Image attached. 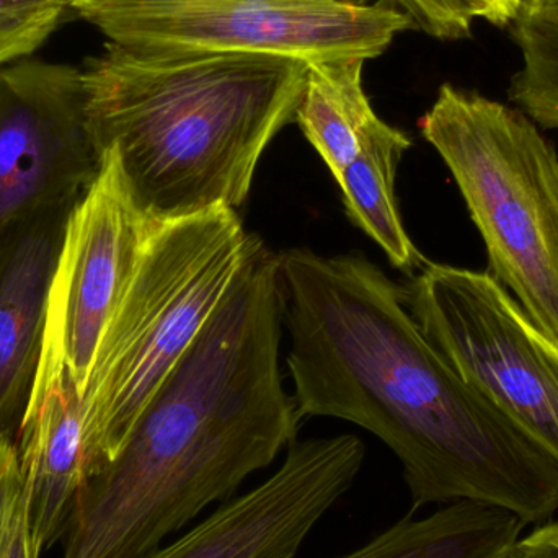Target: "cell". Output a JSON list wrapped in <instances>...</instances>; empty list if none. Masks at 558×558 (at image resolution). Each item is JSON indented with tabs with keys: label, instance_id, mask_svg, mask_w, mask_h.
<instances>
[{
	"label": "cell",
	"instance_id": "cell-6",
	"mask_svg": "<svg viewBox=\"0 0 558 558\" xmlns=\"http://www.w3.org/2000/svg\"><path fill=\"white\" fill-rule=\"evenodd\" d=\"M110 45L136 51L373 59L413 29L389 0H69Z\"/></svg>",
	"mask_w": 558,
	"mask_h": 558
},
{
	"label": "cell",
	"instance_id": "cell-21",
	"mask_svg": "<svg viewBox=\"0 0 558 558\" xmlns=\"http://www.w3.org/2000/svg\"><path fill=\"white\" fill-rule=\"evenodd\" d=\"M505 558H558V521L537 524L533 533L513 544Z\"/></svg>",
	"mask_w": 558,
	"mask_h": 558
},
{
	"label": "cell",
	"instance_id": "cell-23",
	"mask_svg": "<svg viewBox=\"0 0 558 558\" xmlns=\"http://www.w3.org/2000/svg\"><path fill=\"white\" fill-rule=\"evenodd\" d=\"M58 3L69 9V0H0V12L39 9V7L58 5Z\"/></svg>",
	"mask_w": 558,
	"mask_h": 558
},
{
	"label": "cell",
	"instance_id": "cell-19",
	"mask_svg": "<svg viewBox=\"0 0 558 558\" xmlns=\"http://www.w3.org/2000/svg\"><path fill=\"white\" fill-rule=\"evenodd\" d=\"M23 495L22 469H20L16 441H0V558L5 556L10 526Z\"/></svg>",
	"mask_w": 558,
	"mask_h": 558
},
{
	"label": "cell",
	"instance_id": "cell-9",
	"mask_svg": "<svg viewBox=\"0 0 558 558\" xmlns=\"http://www.w3.org/2000/svg\"><path fill=\"white\" fill-rule=\"evenodd\" d=\"M153 222L134 205L113 154L69 216L49 292L39 367H64L84 396L98 344L136 274Z\"/></svg>",
	"mask_w": 558,
	"mask_h": 558
},
{
	"label": "cell",
	"instance_id": "cell-12",
	"mask_svg": "<svg viewBox=\"0 0 558 558\" xmlns=\"http://www.w3.org/2000/svg\"><path fill=\"white\" fill-rule=\"evenodd\" d=\"M16 446L33 537L46 553L61 543L92 477L84 397L64 367H39Z\"/></svg>",
	"mask_w": 558,
	"mask_h": 558
},
{
	"label": "cell",
	"instance_id": "cell-13",
	"mask_svg": "<svg viewBox=\"0 0 558 558\" xmlns=\"http://www.w3.org/2000/svg\"><path fill=\"white\" fill-rule=\"evenodd\" d=\"M415 511L335 558H505L524 523L505 508L456 501L425 518Z\"/></svg>",
	"mask_w": 558,
	"mask_h": 558
},
{
	"label": "cell",
	"instance_id": "cell-20",
	"mask_svg": "<svg viewBox=\"0 0 558 558\" xmlns=\"http://www.w3.org/2000/svg\"><path fill=\"white\" fill-rule=\"evenodd\" d=\"M43 550L36 544L29 524L28 500H26L25 485L23 495L16 507L12 526H10L9 539H7L5 556L3 558H39Z\"/></svg>",
	"mask_w": 558,
	"mask_h": 558
},
{
	"label": "cell",
	"instance_id": "cell-4",
	"mask_svg": "<svg viewBox=\"0 0 558 558\" xmlns=\"http://www.w3.org/2000/svg\"><path fill=\"white\" fill-rule=\"evenodd\" d=\"M247 244L231 208L153 222L82 396L92 477L113 461L150 397L215 314Z\"/></svg>",
	"mask_w": 558,
	"mask_h": 558
},
{
	"label": "cell",
	"instance_id": "cell-2",
	"mask_svg": "<svg viewBox=\"0 0 558 558\" xmlns=\"http://www.w3.org/2000/svg\"><path fill=\"white\" fill-rule=\"evenodd\" d=\"M228 294L150 397L113 461L88 478L61 558H143L238 497L298 438L279 371V255L248 235Z\"/></svg>",
	"mask_w": 558,
	"mask_h": 558
},
{
	"label": "cell",
	"instance_id": "cell-3",
	"mask_svg": "<svg viewBox=\"0 0 558 558\" xmlns=\"http://www.w3.org/2000/svg\"><path fill=\"white\" fill-rule=\"evenodd\" d=\"M88 121L150 222L238 211L262 154L295 120L308 61L277 52L136 51L84 65Z\"/></svg>",
	"mask_w": 558,
	"mask_h": 558
},
{
	"label": "cell",
	"instance_id": "cell-24",
	"mask_svg": "<svg viewBox=\"0 0 558 558\" xmlns=\"http://www.w3.org/2000/svg\"><path fill=\"white\" fill-rule=\"evenodd\" d=\"M554 2V0H521L524 9H533V7L546 5V3ZM521 7V9H523Z\"/></svg>",
	"mask_w": 558,
	"mask_h": 558
},
{
	"label": "cell",
	"instance_id": "cell-14",
	"mask_svg": "<svg viewBox=\"0 0 558 558\" xmlns=\"http://www.w3.org/2000/svg\"><path fill=\"white\" fill-rule=\"evenodd\" d=\"M410 146L412 141L403 131L377 117L367 128L354 159L335 179L343 193L350 221L383 248L393 267L405 274L426 265L403 228L396 196L397 167Z\"/></svg>",
	"mask_w": 558,
	"mask_h": 558
},
{
	"label": "cell",
	"instance_id": "cell-1",
	"mask_svg": "<svg viewBox=\"0 0 558 558\" xmlns=\"http://www.w3.org/2000/svg\"><path fill=\"white\" fill-rule=\"evenodd\" d=\"M279 255L286 364L301 418L344 420L402 464L413 511L478 501L524 526L558 511V468L429 343L403 289L361 255Z\"/></svg>",
	"mask_w": 558,
	"mask_h": 558
},
{
	"label": "cell",
	"instance_id": "cell-18",
	"mask_svg": "<svg viewBox=\"0 0 558 558\" xmlns=\"http://www.w3.org/2000/svg\"><path fill=\"white\" fill-rule=\"evenodd\" d=\"M412 22L413 29L436 39L471 36L474 16L461 0H389Z\"/></svg>",
	"mask_w": 558,
	"mask_h": 558
},
{
	"label": "cell",
	"instance_id": "cell-8",
	"mask_svg": "<svg viewBox=\"0 0 558 558\" xmlns=\"http://www.w3.org/2000/svg\"><path fill=\"white\" fill-rule=\"evenodd\" d=\"M101 166L84 69L28 58L0 68V251L38 213L78 202Z\"/></svg>",
	"mask_w": 558,
	"mask_h": 558
},
{
	"label": "cell",
	"instance_id": "cell-10",
	"mask_svg": "<svg viewBox=\"0 0 558 558\" xmlns=\"http://www.w3.org/2000/svg\"><path fill=\"white\" fill-rule=\"evenodd\" d=\"M364 458L366 448L354 435L295 439L267 481L143 558H295L351 490Z\"/></svg>",
	"mask_w": 558,
	"mask_h": 558
},
{
	"label": "cell",
	"instance_id": "cell-11",
	"mask_svg": "<svg viewBox=\"0 0 558 558\" xmlns=\"http://www.w3.org/2000/svg\"><path fill=\"white\" fill-rule=\"evenodd\" d=\"M77 202L23 225L0 251V441L19 439L41 363L49 292Z\"/></svg>",
	"mask_w": 558,
	"mask_h": 558
},
{
	"label": "cell",
	"instance_id": "cell-16",
	"mask_svg": "<svg viewBox=\"0 0 558 558\" xmlns=\"http://www.w3.org/2000/svg\"><path fill=\"white\" fill-rule=\"evenodd\" d=\"M521 51L520 71L511 78L508 95L534 123L558 128V0L521 9L511 23Z\"/></svg>",
	"mask_w": 558,
	"mask_h": 558
},
{
	"label": "cell",
	"instance_id": "cell-22",
	"mask_svg": "<svg viewBox=\"0 0 558 558\" xmlns=\"http://www.w3.org/2000/svg\"><path fill=\"white\" fill-rule=\"evenodd\" d=\"M475 19L487 20L492 25L510 26L521 12V0H461Z\"/></svg>",
	"mask_w": 558,
	"mask_h": 558
},
{
	"label": "cell",
	"instance_id": "cell-7",
	"mask_svg": "<svg viewBox=\"0 0 558 558\" xmlns=\"http://www.w3.org/2000/svg\"><path fill=\"white\" fill-rule=\"evenodd\" d=\"M429 343L558 468V343L490 274L426 264L403 289Z\"/></svg>",
	"mask_w": 558,
	"mask_h": 558
},
{
	"label": "cell",
	"instance_id": "cell-15",
	"mask_svg": "<svg viewBox=\"0 0 558 558\" xmlns=\"http://www.w3.org/2000/svg\"><path fill=\"white\" fill-rule=\"evenodd\" d=\"M366 59L338 58L308 62L307 81L295 121L331 175L337 179L360 150L376 120L363 85Z\"/></svg>",
	"mask_w": 558,
	"mask_h": 558
},
{
	"label": "cell",
	"instance_id": "cell-17",
	"mask_svg": "<svg viewBox=\"0 0 558 558\" xmlns=\"http://www.w3.org/2000/svg\"><path fill=\"white\" fill-rule=\"evenodd\" d=\"M65 5L39 7L16 12H0V68L28 58L58 28Z\"/></svg>",
	"mask_w": 558,
	"mask_h": 558
},
{
	"label": "cell",
	"instance_id": "cell-5",
	"mask_svg": "<svg viewBox=\"0 0 558 558\" xmlns=\"http://www.w3.org/2000/svg\"><path fill=\"white\" fill-rule=\"evenodd\" d=\"M487 245L492 277L558 343V156L536 123L477 92L441 85L420 120Z\"/></svg>",
	"mask_w": 558,
	"mask_h": 558
}]
</instances>
